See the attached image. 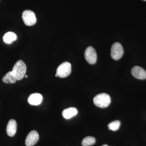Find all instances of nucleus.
Listing matches in <instances>:
<instances>
[{"label":"nucleus","instance_id":"nucleus-1","mask_svg":"<svg viewBox=\"0 0 146 146\" xmlns=\"http://www.w3.org/2000/svg\"><path fill=\"white\" fill-rule=\"evenodd\" d=\"M27 71V66L25 63L22 60L17 61L13 66L11 71L16 80H20L23 78Z\"/></svg>","mask_w":146,"mask_h":146},{"label":"nucleus","instance_id":"nucleus-2","mask_svg":"<svg viewBox=\"0 0 146 146\" xmlns=\"http://www.w3.org/2000/svg\"><path fill=\"white\" fill-rule=\"evenodd\" d=\"M94 102L98 107L105 108L109 106L111 103V98L108 94L102 93L98 94L94 97Z\"/></svg>","mask_w":146,"mask_h":146},{"label":"nucleus","instance_id":"nucleus-3","mask_svg":"<svg viewBox=\"0 0 146 146\" xmlns=\"http://www.w3.org/2000/svg\"><path fill=\"white\" fill-rule=\"evenodd\" d=\"M72 71V65L68 62H63L58 67L56 74L59 77L63 78L70 75Z\"/></svg>","mask_w":146,"mask_h":146},{"label":"nucleus","instance_id":"nucleus-4","mask_svg":"<svg viewBox=\"0 0 146 146\" xmlns=\"http://www.w3.org/2000/svg\"><path fill=\"white\" fill-rule=\"evenodd\" d=\"M22 19L25 25L28 26L34 25L36 22L35 13L33 11L30 10H26L23 12Z\"/></svg>","mask_w":146,"mask_h":146},{"label":"nucleus","instance_id":"nucleus-5","mask_svg":"<svg viewBox=\"0 0 146 146\" xmlns=\"http://www.w3.org/2000/svg\"><path fill=\"white\" fill-rule=\"evenodd\" d=\"M123 53L122 46L119 43L116 42L112 45L111 49V56L113 59L119 60L123 56Z\"/></svg>","mask_w":146,"mask_h":146},{"label":"nucleus","instance_id":"nucleus-6","mask_svg":"<svg viewBox=\"0 0 146 146\" xmlns=\"http://www.w3.org/2000/svg\"><path fill=\"white\" fill-rule=\"evenodd\" d=\"M84 57L89 64H95L96 62L97 55L96 50L92 46H89L85 50Z\"/></svg>","mask_w":146,"mask_h":146},{"label":"nucleus","instance_id":"nucleus-7","mask_svg":"<svg viewBox=\"0 0 146 146\" xmlns=\"http://www.w3.org/2000/svg\"><path fill=\"white\" fill-rule=\"evenodd\" d=\"M39 139V135L36 131H31L27 136L25 140L27 146H33L37 143Z\"/></svg>","mask_w":146,"mask_h":146},{"label":"nucleus","instance_id":"nucleus-8","mask_svg":"<svg viewBox=\"0 0 146 146\" xmlns=\"http://www.w3.org/2000/svg\"><path fill=\"white\" fill-rule=\"evenodd\" d=\"M131 73L133 76L138 79L144 80L146 78V71L139 66L133 67L131 70Z\"/></svg>","mask_w":146,"mask_h":146},{"label":"nucleus","instance_id":"nucleus-9","mask_svg":"<svg viewBox=\"0 0 146 146\" xmlns=\"http://www.w3.org/2000/svg\"><path fill=\"white\" fill-rule=\"evenodd\" d=\"M43 100L42 95L38 93L31 94L28 99V102L31 105L37 106L41 104Z\"/></svg>","mask_w":146,"mask_h":146},{"label":"nucleus","instance_id":"nucleus-10","mask_svg":"<svg viewBox=\"0 0 146 146\" xmlns=\"http://www.w3.org/2000/svg\"><path fill=\"white\" fill-rule=\"evenodd\" d=\"M17 130V123L14 119H11L9 121L7 126L6 132L7 135L13 137L15 135Z\"/></svg>","mask_w":146,"mask_h":146},{"label":"nucleus","instance_id":"nucleus-11","mask_svg":"<svg viewBox=\"0 0 146 146\" xmlns=\"http://www.w3.org/2000/svg\"><path fill=\"white\" fill-rule=\"evenodd\" d=\"M78 113V110L75 108L71 107L63 110L62 115L65 119H70L75 116Z\"/></svg>","mask_w":146,"mask_h":146},{"label":"nucleus","instance_id":"nucleus-12","mask_svg":"<svg viewBox=\"0 0 146 146\" xmlns=\"http://www.w3.org/2000/svg\"><path fill=\"white\" fill-rule=\"evenodd\" d=\"M4 42L7 44H11L13 41H15L17 39L16 34L12 32H8L4 35L3 37Z\"/></svg>","mask_w":146,"mask_h":146},{"label":"nucleus","instance_id":"nucleus-13","mask_svg":"<svg viewBox=\"0 0 146 146\" xmlns=\"http://www.w3.org/2000/svg\"><path fill=\"white\" fill-rule=\"evenodd\" d=\"M16 79L12 74L11 71L8 72L3 77V81L6 83L13 84L16 82Z\"/></svg>","mask_w":146,"mask_h":146},{"label":"nucleus","instance_id":"nucleus-14","mask_svg":"<svg viewBox=\"0 0 146 146\" xmlns=\"http://www.w3.org/2000/svg\"><path fill=\"white\" fill-rule=\"evenodd\" d=\"M96 138L92 136H87L84 138L82 142V146H90L93 145L96 143Z\"/></svg>","mask_w":146,"mask_h":146},{"label":"nucleus","instance_id":"nucleus-15","mask_svg":"<svg viewBox=\"0 0 146 146\" xmlns=\"http://www.w3.org/2000/svg\"><path fill=\"white\" fill-rule=\"evenodd\" d=\"M120 125H121V123L119 121L117 120L109 123L108 125V127L110 130L116 131L119 129Z\"/></svg>","mask_w":146,"mask_h":146},{"label":"nucleus","instance_id":"nucleus-16","mask_svg":"<svg viewBox=\"0 0 146 146\" xmlns=\"http://www.w3.org/2000/svg\"><path fill=\"white\" fill-rule=\"evenodd\" d=\"M102 146H108L107 145H106V144H105V145H103Z\"/></svg>","mask_w":146,"mask_h":146},{"label":"nucleus","instance_id":"nucleus-17","mask_svg":"<svg viewBox=\"0 0 146 146\" xmlns=\"http://www.w3.org/2000/svg\"><path fill=\"white\" fill-rule=\"evenodd\" d=\"M25 77L26 78H27L28 77V76L27 75H26L25 76Z\"/></svg>","mask_w":146,"mask_h":146},{"label":"nucleus","instance_id":"nucleus-18","mask_svg":"<svg viewBox=\"0 0 146 146\" xmlns=\"http://www.w3.org/2000/svg\"><path fill=\"white\" fill-rule=\"evenodd\" d=\"M55 76H56V77H57V76H58L57 75V74H55Z\"/></svg>","mask_w":146,"mask_h":146},{"label":"nucleus","instance_id":"nucleus-19","mask_svg":"<svg viewBox=\"0 0 146 146\" xmlns=\"http://www.w3.org/2000/svg\"><path fill=\"white\" fill-rule=\"evenodd\" d=\"M143 1H146V0H143Z\"/></svg>","mask_w":146,"mask_h":146}]
</instances>
